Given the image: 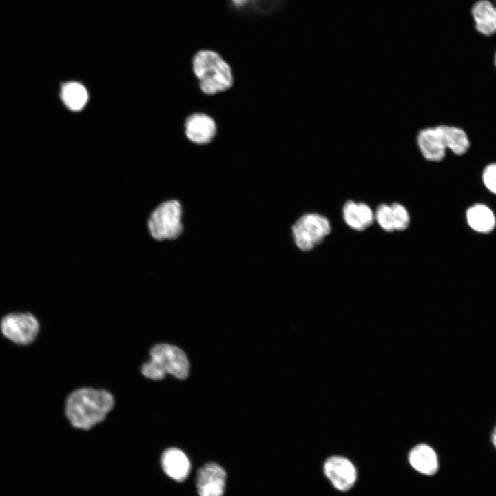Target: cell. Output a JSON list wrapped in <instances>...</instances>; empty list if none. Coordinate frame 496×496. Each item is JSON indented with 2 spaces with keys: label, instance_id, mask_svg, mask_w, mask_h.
Instances as JSON below:
<instances>
[{
  "label": "cell",
  "instance_id": "44dd1931",
  "mask_svg": "<svg viewBox=\"0 0 496 496\" xmlns=\"http://www.w3.org/2000/svg\"><path fill=\"white\" fill-rule=\"evenodd\" d=\"M491 439L494 446L496 448V426L493 431Z\"/></svg>",
  "mask_w": 496,
  "mask_h": 496
},
{
  "label": "cell",
  "instance_id": "ffe728a7",
  "mask_svg": "<svg viewBox=\"0 0 496 496\" xmlns=\"http://www.w3.org/2000/svg\"><path fill=\"white\" fill-rule=\"evenodd\" d=\"M482 179L486 188L496 194V163L490 164L485 168Z\"/></svg>",
  "mask_w": 496,
  "mask_h": 496
},
{
  "label": "cell",
  "instance_id": "6da1fadb",
  "mask_svg": "<svg viewBox=\"0 0 496 496\" xmlns=\"http://www.w3.org/2000/svg\"><path fill=\"white\" fill-rule=\"evenodd\" d=\"M114 404V398L109 392L81 388L68 397L65 415L74 427L87 430L102 422Z\"/></svg>",
  "mask_w": 496,
  "mask_h": 496
},
{
  "label": "cell",
  "instance_id": "8992f818",
  "mask_svg": "<svg viewBox=\"0 0 496 496\" xmlns=\"http://www.w3.org/2000/svg\"><path fill=\"white\" fill-rule=\"evenodd\" d=\"M330 231L331 225L329 220L325 216L315 213L304 214L292 226L295 244L303 251L313 249Z\"/></svg>",
  "mask_w": 496,
  "mask_h": 496
},
{
  "label": "cell",
  "instance_id": "5bb4252c",
  "mask_svg": "<svg viewBox=\"0 0 496 496\" xmlns=\"http://www.w3.org/2000/svg\"><path fill=\"white\" fill-rule=\"evenodd\" d=\"M409 460L412 467L422 474L432 475L438 470V459L435 451L426 444H418L409 453Z\"/></svg>",
  "mask_w": 496,
  "mask_h": 496
},
{
  "label": "cell",
  "instance_id": "4fadbf2b",
  "mask_svg": "<svg viewBox=\"0 0 496 496\" xmlns=\"http://www.w3.org/2000/svg\"><path fill=\"white\" fill-rule=\"evenodd\" d=\"M343 218L346 223L356 231H363L374 220L371 209L365 203L347 201L343 207Z\"/></svg>",
  "mask_w": 496,
  "mask_h": 496
},
{
  "label": "cell",
  "instance_id": "30bf717a",
  "mask_svg": "<svg viewBox=\"0 0 496 496\" xmlns=\"http://www.w3.org/2000/svg\"><path fill=\"white\" fill-rule=\"evenodd\" d=\"M184 127L187 139L197 145L211 143L217 133L215 120L203 112H196L188 116L185 121Z\"/></svg>",
  "mask_w": 496,
  "mask_h": 496
},
{
  "label": "cell",
  "instance_id": "7a4b0ae2",
  "mask_svg": "<svg viewBox=\"0 0 496 496\" xmlns=\"http://www.w3.org/2000/svg\"><path fill=\"white\" fill-rule=\"evenodd\" d=\"M192 63L199 87L205 94L215 95L227 91L233 86L231 68L217 52L200 50L194 55Z\"/></svg>",
  "mask_w": 496,
  "mask_h": 496
},
{
  "label": "cell",
  "instance_id": "9a60e30c",
  "mask_svg": "<svg viewBox=\"0 0 496 496\" xmlns=\"http://www.w3.org/2000/svg\"><path fill=\"white\" fill-rule=\"evenodd\" d=\"M59 97L63 104L71 111H80L86 105L88 92L83 85L76 81L61 84Z\"/></svg>",
  "mask_w": 496,
  "mask_h": 496
},
{
  "label": "cell",
  "instance_id": "9c48e42d",
  "mask_svg": "<svg viewBox=\"0 0 496 496\" xmlns=\"http://www.w3.org/2000/svg\"><path fill=\"white\" fill-rule=\"evenodd\" d=\"M324 472L333 486L340 491H347L354 485L357 472L353 464L347 458L333 456L324 464Z\"/></svg>",
  "mask_w": 496,
  "mask_h": 496
},
{
  "label": "cell",
  "instance_id": "ac0fdd59",
  "mask_svg": "<svg viewBox=\"0 0 496 496\" xmlns=\"http://www.w3.org/2000/svg\"><path fill=\"white\" fill-rule=\"evenodd\" d=\"M375 218L379 225L386 231H393L394 223L391 205L381 204L377 208Z\"/></svg>",
  "mask_w": 496,
  "mask_h": 496
},
{
  "label": "cell",
  "instance_id": "7c38bea8",
  "mask_svg": "<svg viewBox=\"0 0 496 496\" xmlns=\"http://www.w3.org/2000/svg\"><path fill=\"white\" fill-rule=\"evenodd\" d=\"M164 472L172 479L183 482L188 477L191 464L186 454L176 448H170L163 452L161 459Z\"/></svg>",
  "mask_w": 496,
  "mask_h": 496
},
{
  "label": "cell",
  "instance_id": "3957f363",
  "mask_svg": "<svg viewBox=\"0 0 496 496\" xmlns=\"http://www.w3.org/2000/svg\"><path fill=\"white\" fill-rule=\"evenodd\" d=\"M189 363L184 351L176 346L158 344L150 351V360L141 367L142 374L152 380H161L169 374L178 379L188 376Z\"/></svg>",
  "mask_w": 496,
  "mask_h": 496
},
{
  "label": "cell",
  "instance_id": "7402d4cb",
  "mask_svg": "<svg viewBox=\"0 0 496 496\" xmlns=\"http://www.w3.org/2000/svg\"><path fill=\"white\" fill-rule=\"evenodd\" d=\"M495 65H496V52H495Z\"/></svg>",
  "mask_w": 496,
  "mask_h": 496
},
{
  "label": "cell",
  "instance_id": "5b68a950",
  "mask_svg": "<svg viewBox=\"0 0 496 496\" xmlns=\"http://www.w3.org/2000/svg\"><path fill=\"white\" fill-rule=\"evenodd\" d=\"M40 330L37 318L30 312H12L0 321V331L10 342L19 346H28L37 339Z\"/></svg>",
  "mask_w": 496,
  "mask_h": 496
},
{
  "label": "cell",
  "instance_id": "8fae6325",
  "mask_svg": "<svg viewBox=\"0 0 496 496\" xmlns=\"http://www.w3.org/2000/svg\"><path fill=\"white\" fill-rule=\"evenodd\" d=\"M475 30L484 37L496 34V4L493 0H475L470 8Z\"/></svg>",
  "mask_w": 496,
  "mask_h": 496
},
{
  "label": "cell",
  "instance_id": "e0dca14e",
  "mask_svg": "<svg viewBox=\"0 0 496 496\" xmlns=\"http://www.w3.org/2000/svg\"><path fill=\"white\" fill-rule=\"evenodd\" d=\"M233 8L238 10H253L266 12L274 10L281 5V0H229Z\"/></svg>",
  "mask_w": 496,
  "mask_h": 496
},
{
  "label": "cell",
  "instance_id": "2e32d148",
  "mask_svg": "<svg viewBox=\"0 0 496 496\" xmlns=\"http://www.w3.org/2000/svg\"><path fill=\"white\" fill-rule=\"evenodd\" d=\"M466 219L468 224L473 230L481 233L492 231L496 222L490 209L479 204L473 205L468 209Z\"/></svg>",
  "mask_w": 496,
  "mask_h": 496
},
{
  "label": "cell",
  "instance_id": "d6986e66",
  "mask_svg": "<svg viewBox=\"0 0 496 496\" xmlns=\"http://www.w3.org/2000/svg\"><path fill=\"white\" fill-rule=\"evenodd\" d=\"M392 209L394 229L403 231L406 229L409 223V215L406 208L397 203L391 205Z\"/></svg>",
  "mask_w": 496,
  "mask_h": 496
},
{
  "label": "cell",
  "instance_id": "603a6c76",
  "mask_svg": "<svg viewBox=\"0 0 496 496\" xmlns=\"http://www.w3.org/2000/svg\"><path fill=\"white\" fill-rule=\"evenodd\" d=\"M493 1H494V2H495V3L496 4V0H493Z\"/></svg>",
  "mask_w": 496,
  "mask_h": 496
},
{
  "label": "cell",
  "instance_id": "ba28073f",
  "mask_svg": "<svg viewBox=\"0 0 496 496\" xmlns=\"http://www.w3.org/2000/svg\"><path fill=\"white\" fill-rule=\"evenodd\" d=\"M227 473L216 462H208L197 472L196 485L199 496H223Z\"/></svg>",
  "mask_w": 496,
  "mask_h": 496
},
{
  "label": "cell",
  "instance_id": "52a82bcc",
  "mask_svg": "<svg viewBox=\"0 0 496 496\" xmlns=\"http://www.w3.org/2000/svg\"><path fill=\"white\" fill-rule=\"evenodd\" d=\"M446 125L420 127L415 134V146L420 157L429 163L443 161L448 149Z\"/></svg>",
  "mask_w": 496,
  "mask_h": 496
},
{
  "label": "cell",
  "instance_id": "277c9868",
  "mask_svg": "<svg viewBox=\"0 0 496 496\" xmlns=\"http://www.w3.org/2000/svg\"><path fill=\"white\" fill-rule=\"evenodd\" d=\"M183 207L176 199L164 200L149 213L147 227L150 237L155 241H171L178 238L183 231Z\"/></svg>",
  "mask_w": 496,
  "mask_h": 496
}]
</instances>
